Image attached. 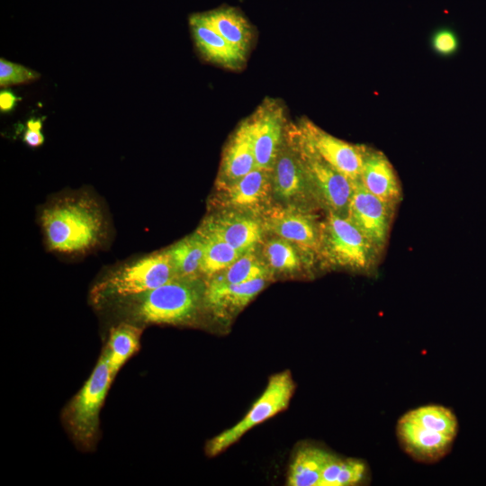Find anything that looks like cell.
Here are the masks:
<instances>
[{"instance_id":"cell-3","label":"cell","mask_w":486,"mask_h":486,"mask_svg":"<svg viewBox=\"0 0 486 486\" xmlns=\"http://www.w3.org/2000/svg\"><path fill=\"white\" fill-rule=\"evenodd\" d=\"M177 278L166 249L153 252L118 266L99 280L90 292L94 303L124 300Z\"/></svg>"},{"instance_id":"cell-9","label":"cell","mask_w":486,"mask_h":486,"mask_svg":"<svg viewBox=\"0 0 486 486\" xmlns=\"http://www.w3.org/2000/svg\"><path fill=\"white\" fill-rule=\"evenodd\" d=\"M259 218L267 234L292 243L318 260L321 220L316 211L274 202Z\"/></svg>"},{"instance_id":"cell-6","label":"cell","mask_w":486,"mask_h":486,"mask_svg":"<svg viewBox=\"0 0 486 486\" xmlns=\"http://www.w3.org/2000/svg\"><path fill=\"white\" fill-rule=\"evenodd\" d=\"M273 195L279 203L321 209L288 123L273 166Z\"/></svg>"},{"instance_id":"cell-12","label":"cell","mask_w":486,"mask_h":486,"mask_svg":"<svg viewBox=\"0 0 486 486\" xmlns=\"http://www.w3.org/2000/svg\"><path fill=\"white\" fill-rule=\"evenodd\" d=\"M247 120L256 166L273 169L287 126L284 106L266 98Z\"/></svg>"},{"instance_id":"cell-32","label":"cell","mask_w":486,"mask_h":486,"mask_svg":"<svg viewBox=\"0 0 486 486\" xmlns=\"http://www.w3.org/2000/svg\"><path fill=\"white\" fill-rule=\"evenodd\" d=\"M18 98L9 90H2L0 93V110L7 112L14 109Z\"/></svg>"},{"instance_id":"cell-14","label":"cell","mask_w":486,"mask_h":486,"mask_svg":"<svg viewBox=\"0 0 486 486\" xmlns=\"http://www.w3.org/2000/svg\"><path fill=\"white\" fill-rule=\"evenodd\" d=\"M201 227L219 236L240 254L256 248L266 234L258 216L234 210H217L205 218Z\"/></svg>"},{"instance_id":"cell-4","label":"cell","mask_w":486,"mask_h":486,"mask_svg":"<svg viewBox=\"0 0 486 486\" xmlns=\"http://www.w3.org/2000/svg\"><path fill=\"white\" fill-rule=\"evenodd\" d=\"M381 252L346 217L326 212L320 224L318 260L332 268L373 272Z\"/></svg>"},{"instance_id":"cell-23","label":"cell","mask_w":486,"mask_h":486,"mask_svg":"<svg viewBox=\"0 0 486 486\" xmlns=\"http://www.w3.org/2000/svg\"><path fill=\"white\" fill-rule=\"evenodd\" d=\"M256 248L242 254L230 266L208 278L206 283L224 285L245 283L258 278L271 279L273 274Z\"/></svg>"},{"instance_id":"cell-16","label":"cell","mask_w":486,"mask_h":486,"mask_svg":"<svg viewBox=\"0 0 486 486\" xmlns=\"http://www.w3.org/2000/svg\"><path fill=\"white\" fill-rule=\"evenodd\" d=\"M397 435L404 450L415 460L433 463L450 449L454 438L428 430L402 416L397 424Z\"/></svg>"},{"instance_id":"cell-13","label":"cell","mask_w":486,"mask_h":486,"mask_svg":"<svg viewBox=\"0 0 486 486\" xmlns=\"http://www.w3.org/2000/svg\"><path fill=\"white\" fill-rule=\"evenodd\" d=\"M395 207L368 192L358 180L354 182L347 219L382 253L389 238Z\"/></svg>"},{"instance_id":"cell-15","label":"cell","mask_w":486,"mask_h":486,"mask_svg":"<svg viewBox=\"0 0 486 486\" xmlns=\"http://www.w3.org/2000/svg\"><path fill=\"white\" fill-rule=\"evenodd\" d=\"M359 181L368 192L392 205L396 206L402 198L397 174L380 150L365 147Z\"/></svg>"},{"instance_id":"cell-26","label":"cell","mask_w":486,"mask_h":486,"mask_svg":"<svg viewBox=\"0 0 486 486\" xmlns=\"http://www.w3.org/2000/svg\"><path fill=\"white\" fill-rule=\"evenodd\" d=\"M197 230L204 241L202 274L205 277L210 278L224 270L242 255L214 233L201 226Z\"/></svg>"},{"instance_id":"cell-27","label":"cell","mask_w":486,"mask_h":486,"mask_svg":"<svg viewBox=\"0 0 486 486\" xmlns=\"http://www.w3.org/2000/svg\"><path fill=\"white\" fill-rule=\"evenodd\" d=\"M410 421L435 432L454 439L458 421L454 413L441 405H426L408 411L403 415Z\"/></svg>"},{"instance_id":"cell-29","label":"cell","mask_w":486,"mask_h":486,"mask_svg":"<svg viewBox=\"0 0 486 486\" xmlns=\"http://www.w3.org/2000/svg\"><path fill=\"white\" fill-rule=\"evenodd\" d=\"M366 473V465L357 459H340L336 486H349L359 483Z\"/></svg>"},{"instance_id":"cell-8","label":"cell","mask_w":486,"mask_h":486,"mask_svg":"<svg viewBox=\"0 0 486 486\" xmlns=\"http://www.w3.org/2000/svg\"><path fill=\"white\" fill-rule=\"evenodd\" d=\"M293 392L294 382L290 372L272 375L265 391L243 418L208 443L207 454L211 456L220 454L248 430L285 410Z\"/></svg>"},{"instance_id":"cell-17","label":"cell","mask_w":486,"mask_h":486,"mask_svg":"<svg viewBox=\"0 0 486 486\" xmlns=\"http://www.w3.org/2000/svg\"><path fill=\"white\" fill-rule=\"evenodd\" d=\"M256 166L248 120L242 121L229 139L220 160L216 184L234 182Z\"/></svg>"},{"instance_id":"cell-31","label":"cell","mask_w":486,"mask_h":486,"mask_svg":"<svg viewBox=\"0 0 486 486\" xmlns=\"http://www.w3.org/2000/svg\"><path fill=\"white\" fill-rule=\"evenodd\" d=\"M26 130L23 134V141L32 148H37L43 144L44 136L41 132L42 123L39 119H31L26 122Z\"/></svg>"},{"instance_id":"cell-18","label":"cell","mask_w":486,"mask_h":486,"mask_svg":"<svg viewBox=\"0 0 486 486\" xmlns=\"http://www.w3.org/2000/svg\"><path fill=\"white\" fill-rule=\"evenodd\" d=\"M268 278L215 285L205 282V307L223 319L236 315L243 310L266 285Z\"/></svg>"},{"instance_id":"cell-25","label":"cell","mask_w":486,"mask_h":486,"mask_svg":"<svg viewBox=\"0 0 486 486\" xmlns=\"http://www.w3.org/2000/svg\"><path fill=\"white\" fill-rule=\"evenodd\" d=\"M141 329L136 325L121 323L111 329L104 354L112 377L139 349Z\"/></svg>"},{"instance_id":"cell-21","label":"cell","mask_w":486,"mask_h":486,"mask_svg":"<svg viewBox=\"0 0 486 486\" xmlns=\"http://www.w3.org/2000/svg\"><path fill=\"white\" fill-rule=\"evenodd\" d=\"M261 245V256L272 274L299 272L316 261L292 243L277 236L263 241Z\"/></svg>"},{"instance_id":"cell-5","label":"cell","mask_w":486,"mask_h":486,"mask_svg":"<svg viewBox=\"0 0 486 486\" xmlns=\"http://www.w3.org/2000/svg\"><path fill=\"white\" fill-rule=\"evenodd\" d=\"M108 359L104 353L81 390L68 405L64 418L73 438L83 446L95 440L99 413L112 381Z\"/></svg>"},{"instance_id":"cell-20","label":"cell","mask_w":486,"mask_h":486,"mask_svg":"<svg viewBox=\"0 0 486 486\" xmlns=\"http://www.w3.org/2000/svg\"><path fill=\"white\" fill-rule=\"evenodd\" d=\"M196 15L225 40L248 54L253 31L249 22L238 9L223 6Z\"/></svg>"},{"instance_id":"cell-24","label":"cell","mask_w":486,"mask_h":486,"mask_svg":"<svg viewBox=\"0 0 486 486\" xmlns=\"http://www.w3.org/2000/svg\"><path fill=\"white\" fill-rule=\"evenodd\" d=\"M330 454L314 446L301 448L291 464L287 485L320 486L321 472Z\"/></svg>"},{"instance_id":"cell-19","label":"cell","mask_w":486,"mask_h":486,"mask_svg":"<svg viewBox=\"0 0 486 486\" xmlns=\"http://www.w3.org/2000/svg\"><path fill=\"white\" fill-rule=\"evenodd\" d=\"M189 23L194 43L205 59L231 69L242 67L247 53L225 40L196 14L190 16Z\"/></svg>"},{"instance_id":"cell-28","label":"cell","mask_w":486,"mask_h":486,"mask_svg":"<svg viewBox=\"0 0 486 486\" xmlns=\"http://www.w3.org/2000/svg\"><path fill=\"white\" fill-rule=\"evenodd\" d=\"M40 77V74L22 65L0 59V86L6 87L13 85L26 84Z\"/></svg>"},{"instance_id":"cell-7","label":"cell","mask_w":486,"mask_h":486,"mask_svg":"<svg viewBox=\"0 0 486 486\" xmlns=\"http://www.w3.org/2000/svg\"><path fill=\"white\" fill-rule=\"evenodd\" d=\"M288 127L321 209L347 218L354 182L312 150L302 139L296 124L289 123Z\"/></svg>"},{"instance_id":"cell-10","label":"cell","mask_w":486,"mask_h":486,"mask_svg":"<svg viewBox=\"0 0 486 486\" xmlns=\"http://www.w3.org/2000/svg\"><path fill=\"white\" fill-rule=\"evenodd\" d=\"M274 202L273 169L259 167L234 182L216 184L212 201L217 210H234L258 217Z\"/></svg>"},{"instance_id":"cell-22","label":"cell","mask_w":486,"mask_h":486,"mask_svg":"<svg viewBox=\"0 0 486 486\" xmlns=\"http://www.w3.org/2000/svg\"><path fill=\"white\" fill-rule=\"evenodd\" d=\"M166 249L177 278L197 279L202 275L204 241L198 230Z\"/></svg>"},{"instance_id":"cell-11","label":"cell","mask_w":486,"mask_h":486,"mask_svg":"<svg viewBox=\"0 0 486 486\" xmlns=\"http://www.w3.org/2000/svg\"><path fill=\"white\" fill-rule=\"evenodd\" d=\"M296 126L304 142L323 160L352 182L359 180L366 146L342 140L308 119H302Z\"/></svg>"},{"instance_id":"cell-30","label":"cell","mask_w":486,"mask_h":486,"mask_svg":"<svg viewBox=\"0 0 486 486\" xmlns=\"http://www.w3.org/2000/svg\"><path fill=\"white\" fill-rule=\"evenodd\" d=\"M431 45L437 54L447 56L455 52L458 48V40L454 32L441 29L432 36Z\"/></svg>"},{"instance_id":"cell-1","label":"cell","mask_w":486,"mask_h":486,"mask_svg":"<svg viewBox=\"0 0 486 486\" xmlns=\"http://www.w3.org/2000/svg\"><path fill=\"white\" fill-rule=\"evenodd\" d=\"M40 224L49 249L83 254L102 243L105 219L98 202L88 195L57 199L43 208Z\"/></svg>"},{"instance_id":"cell-2","label":"cell","mask_w":486,"mask_h":486,"mask_svg":"<svg viewBox=\"0 0 486 486\" xmlns=\"http://www.w3.org/2000/svg\"><path fill=\"white\" fill-rule=\"evenodd\" d=\"M205 282L200 278H175L170 282L129 297V313L140 323L184 324L205 307ZM123 300V301H124Z\"/></svg>"}]
</instances>
